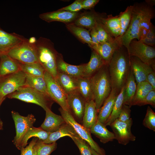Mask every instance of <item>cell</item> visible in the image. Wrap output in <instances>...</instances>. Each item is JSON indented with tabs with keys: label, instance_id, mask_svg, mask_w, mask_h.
Listing matches in <instances>:
<instances>
[{
	"label": "cell",
	"instance_id": "obj_1",
	"mask_svg": "<svg viewBox=\"0 0 155 155\" xmlns=\"http://www.w3.org/2000/svg\"><path fill=\"white\" fill-rule=\"evenodd\" d=\"M108 67L112 88L119 92L131 70L129 56L125 46L121 45L115 51Z\"/></svg>",
	"mask_w": 155,
	"mask_h": 155
},
{
	"label": "cell",
	"instance_id": "obj_2",
	"mask_svg": "<svg viewBox=\"0 0 155 155\" xmlns=\"http://www.w3.org/2000/svg\"><path fill=\"white\" fill-rule=\"evenodd\" d=\"M90 79L93 100L98 112L112 89L108 65L103 66Z\"/></svg>",
	"mask_w": 155,
	"mask_h": 155
},
{
	"label": "cell",
	"instance_id": "obj_3",
	"mask_svg": "<svg viewBox=\"0 0 155 155\" xmlns=\"http://www.w3.org/2000/svg\"><path fill=\"white\" fill-rule=\"evenodd\" d=\"M35 45L39 62L56 79L58 74L56 65L58 52L54 44L49 39L41 37L37 40Z\"/></svg>",
	"mask_w": 155,
	"mask_h": 155
},
{
	"label": "cell",
	"instance_id": "obj_4",
	"mask_svg": "<svg viewBox=\"0 0 155 155\" xmlns=\"http://www.w3.org/2000/svg\"><path fill=\"white\" fill-rule=\"evenodd\" d=\"M6 97L36 104L41 107L45 111L48 109H51L54 102L48 94L25 86L20 88L8 95Z\"/></svg>",
	"mask_w": 155,
	"mask_h": 155
},
{
	"label": "cell",
	"instance_id": "obj_5",
	"mask_svg": "<svg viewBox=\"0 0 155 155\" xmlns=\"http://www.w3.org/2000/svg\"><path fill=\"white\" fill-rule=\"evenodd\" d=\"M146 3L134 4L130 22L124 34L120 37L122 45L128 49L131 41L135 39L140 40V23L146 6Z\"/></svg>",
	"mask_w": 155,
	"mask_h": 155
},
{
	"label": "cell",
	"instance_id": "obj_6",
	"mask_svg": "<svg viewBox=\"0 0 155 155\" xmlns=\"http://www.w3.org/2000/svg\"><path fill=\"white\" fill-rule=\"evenodd\" d=\"M5 54L21 63H39L35 43H30L28 39L26 38Z\"/></svg>",
	"mask_w": 155,
	"mask_h": 155
},
{
	"label": "cell",
	"instance_id": "obj_7",
	"mask_svg": "<svg viewBox=\"0 0 155 155\" xmlns=\"http://www.w3.org/2000/svg\"><path fill=\"white\" fill-rule=\"evenodd\" d=\"M59 110L65 122L71 126L77 134L85 141L91 148L99 155H106L104 149L100 147L92 138L90 129L78 122L70 112L63 110L61 107Z\"/></svg>",
	"mask_w": 155,
	"mask_h": 155
},
{
	"label": "cell",
	"instance_id": "obj_8",
	"mask_svg": "<svg viewBox=\"0 0 155 155\" xmlns=\"http://www.w3.org/2000/svg\"><path fill=\"white\" fill-rule=\"evenodd\" d=\"M127 50L129 57H137L155 70L154 47L148 46L140 40L135 39L131 41Z\"/></svg>",
	"mask_w": 155,
	"mask_h": 155
},
{
	"label": "cell",
	"instance_id": "obj_9",
	"mask_svg": "<svg viewBox=\"0 0 155 155\" xmlns=\"http://www.w3.org/2000/svg\"><path fill=\"white\" fill-rule=\"evenodd\" d=\"M26 78V73L21 70L0 75V97L5 99L8 95L24 86Z\"/></svg>",
	"mask_w": 155,
	"mask_h": 155
},
{
	"label": "cell",
	"instance_id": "obj_10",
	"mask_svg": "<svg viewBox=\"0 0 155 155\" xmlns=\"http://www.w3.org/2000/svg\"><path fill=\"white\" fill-rule=\"evenodd\" d=\"M44 78L50 97L63 109L70 112L67 103V94L56 79L46 71L44 75Z\"/></svg>",
	"mask_w": 155,
	"mask_h": 155
},
{
	"label": "cell",
	"instance_id": "obj_11",
	"mask_svg": "<svg viewBox=\"0 0 155 155\" xmlns=\"http://www.w3.org/2000/svg\"><path fill=\"white\" fill-rule=\"evenodd\" d=\"M11 113L16 129V135L13 142L18 149L22 138L29 129L33 126L36 119L32 114L24 116L13 111Z\"/></svg>",
	"mask_w": 155,
	"mask_h": 155
},
{
	"label": "cell",
	"instance_id": "obj_12",
	"mask_svg": "<svg viewBox=\"0 0 155 155\" xmlns=\"http://www.w3.org/2000/svg\"><path fill=\"white\" fill-rule=\"evenodd\" d=\"M133 123L131 118L126 122L120 121L117 119L109 125L113 131L115 139L119 143L125 145L130 141L135 140L136 137L131 130Z\"/></svg>",
	"mask_w": 155,
	"mask_h": 155
},
{
	"label": "cell",
	"instance_id": "obj_13",
	"mask_svg": "<svg viewBox=\"0 0 155 155\" xmlns=\"http://www.w3.org/2000/svg\"><path fill=\"white\" fill-rule=\"evenodd\" d=\"M67 97L70 113L75 120L82 122L86 101L78 90L67 94Z\"/></svg>",
	"mask_w": 155,
	"mask_h": 155
},
{
	"label": "cell",
	"instance_id": "obj_14",
	"mask_svg": "<svg viewBox=\"0 0 155 155\" xmlns=\"http://www.w3.org/2000/svg\"><path fill=\"white\" fill-rule=\"evenodd\" d=\"M107 16L105 13H100L92 10L80 13L73 23L76 26L86 29L90 31L95 28L96 24L102 18Z\"/></svg>",
	"mask_w": 155,
	"mask_h": 155
},
{
	"label": "cell",
	"instance_id": "obj_15",
	"mask_svg": "<svg viewBox=\"0 0 155 155\" xmlns=\"http://www.w3.org/2000/svg\"><path fill=\"white\" fill-rule=\"evenodd\" d=\"M80 13L79 12H74L59 9L41 13L39 15V17L47 22L57 21L66 24L73 23Z\"/></svg>",
	"mask_w": 155,
	"mask_h": 155
},
{
	"label": "cell",
	"instance_id": "obj_16",
	"mask_svg": "<svg viewBox=\"0 0 155 155\" xmlns=\"http://www.w3.org/2000/svg\"><path fill=\"white\" fill-rule=\"evenodd\" d=\"M120 37L109 42L100 43L93 45L90 48L102 58L106 65L109 63L115 51L122 45Z\"/></svg>",
	"mask_w": 155,
	"mask_h": 155
},
{
	"label": "cell",
	"instance_id": "obj_17",
	"mask_svg": "<svg viewBox=\"0 0 155 155\" xmlns=\"http://www.w3.org/2000/svg\"><path fill=\"white\" fill-rule=\"evenodd\" d=\"M26 38L15 33L7 32L0 27V55L6 54Z\"/></svg>",
	"mask_w": 155,
	"mask_h": 155
},
{
	"label": "cell",
	"instance_id": "obj_18",
	"mask_svg": "<svg viewBox=\"0 0 155 155\" xmlns=\"http://www.w3.org/2000/svg\"><path fill=\"white\" fill-rule=\"evenodd\" d=\"M129 59L131 69L134 76L137 84L146 81L148 74L153 70H155L150 66L136 57L130 56Z\"/></svg>",
	"mask_w": 155,
	"mask_h": 155
},
{
	"label": "cell",
	"instance_id": "obj_19",
	"mask_svg": "<svg viewBox=\"0 0 155 155\" xmlns=\"http://www.w3.org/2000/svg\"><path fill=\"white\" fill-rule=\"evenodd\" d=\"M85 65H75L69 64L64 61L61 54L57 53L56 65L58 73H64L75 78L83 77Z\"/></svg>",
	"mask_w": 155,
	"mask_h": 155
},
{
	"label": "cell",
	"instance_id": "obj_20",
	"mask_svg": "<svg viewBox=\"0 0 155 155\" xmlns=\"http://www.w3.org/2000/svg\"><path fill=\"white\" fill-rule=\"evenodd\" d=\"M119 92L115 89L112 88L108 97L99 109L97 120L105 125L112 111L115 100Z\"/></svg>",
	"mask_w": 155,
	"mask_h": 155
},
{
	"label": "cell",
	"instance_id": "obj_21",
	"mask_svg": "<svg viewBox=\"0 0 155 155\" xmlns=\"http://www.w3.org/2000/svg\"><path fill=\"white\" fill-rule=\"evenodd\" d=\"M45 111V118L40 127L46 131L50 133L54 132L66 123L61 116L54 113L51 109H48Z\"/></svg>",
	"mask_w": 155,
	"mask_h": 155
},
{
	"label": "cell",
	"instance_id": "obj_22",
	"mask_svg": "<svg viewBox=\"0 0 155 155\" xmlns=\"http://www.w3.org/2000/svg\"><path fill=\"white\" fill-rule=\"evenodd\" d=\"M92 50L90 60L84 66L83 77L85 78H90L106 65L101 57L95 51Z\"/></svg>",
	"mask_w": 155,
	"mask_h": 155
},
{
	"label": "cell",
	"instance_id": "obj_23",
	"mask_svg": "<svg viewBox=\"0 0 155 155\" xmlns=\"http://www.w3.org/2000/svg\"><path fill=\"white\" fill-rule=\"evenodd\" d=\"M106 126L98 120L90 129L91 133L99 138L102 143L105 144L115 139L113 132L109 131Z\"/></svg>",
	"mask_w": 155,
	"mask_h": 155
},
{
	"label": "cell",
	"instance_id": "obj_24",
	"mask_svg": "<svg viewBox=\"0 0 155 155\" xmlns=\"http://www.w3.org/2000/svg\"><path fill=\"white\" fill-rule=\"evenodd\" d=\"M98 111L93 100L86 102L82 119V125L90 129L97 120Z\"/></svg>",
	"mask_w": 155,
	"mask_h": 155
},
{
	"label": "cell",
	"instance_id": "obj_25",
	"mask_svg": "<svg viewBox=\"0 0 155 155\" xmlns=\"http://www.w3.org/2000/svg\"><path fill=\"white\" fill-rule=\"evenodd\" d=\"M20 70L18 62L6 54L0 55V75L13 73Z\"/></svg>",
	"mask_w": 155,
	"mask_h": 155
},
{
	"label": "cell",
	"instance_id": "obj_26",
	"mask_svg": "<svg viewBox=\"0 0 155 155\" xmlns=\"http://www.w3.org/2000/svg\"><path fill=\"white\" fill-rule=\"evenodd\" d=\"M65 26L68 30L82 42L87 43L90 48L94 45L89 30L77 26L73 23L66 24Z\"/></svg>",
	"mask_w": 155,
	"mask_h": 155
},
{
	"label": "cell",
	"instance_id": "obj_27",
	"mask_svg": "<svg viewBox=\"0 0 155 155\" xmlns=\"http://www.w3.org/2000/svg\"><path fill=\"white\" fill-rule=\"evenodd\" d=\"M137 88V84L134 76L131 69L125 84V90L123 105L130 107L134 99Z\"/></svg>",
	"mask_w": 155,
	"mask_h": 155
},
{
	"label": "cell",
	"instance_id": "obj_28",
	"mask_svg": "<svg viewBox=\"0 0 155 155\" xmlns=\"http://www.w3.org/2000/svg\"><path fill=\"white\" fill-rule=\"evenodd\" d=\"M76 133L73 128L66 123L56 131L50 133L47 139L42 142L47 144L52 143L64 136H68L71 138Z\"/></svg>",
	"mask_w": 155,
	"mask_h": 155
},
{
	"label": "cell",
	"instance_id": "obj_29",
	"mask_svg": "<svg viewBox=\"0 0 155 155\" xmlns=\"http://www.w3.org/2000/svg\"><path fill=\"white\" fill-rule=\"evenodd\" d=\"M101 21L114 38H116L120 37L121 29L118 15L113 16L109 15L102 18Z\"/></svg>",
	"mask_w": 155,
	"mask_h": 155
},
{
	"label": "cell",
	"instance_id": "obj_30",
	"mask_svg": "<svg viewBox=\"0 0 155 155\" xmlns=\"http://www.w3.org/2000/svg\"><path fill=\"white\" fill-rule=\"evenodd\" d=\"M50 133L44 130L40 127H35L33 126L30 127L22 138L18 149L21 150L25 147L28 144V141L30 138L35 137L44 141L48 138Z\"/></svg>",
	"mask_w": 155,
	"mask_h": 155
},
{
	"label": "cell",
	"instance_id": "obj_31",
	"mask_svg": "<svg viewBox=\"0 0 155 155\" xmlns=\"http://www.w3.org/2000/svg\"><path fill=\"white\" fill-rule=\"evenodd\" d=\"M76 78L61 73H58L56 79L67 94L77 90Z\"/></svg>",
	"mask_w": 155,
	"mask_h": 155
},
{
	"label": "cell",
	"instance_id": "obj_32",
	"mask_svg": "<svg viewBox=\"0 0 155 155\" xmlns=\"http://www.w3.org/2000/svg\"><path fill=\"white\" fill-rule=\"evenodd\" d=\"M152 7L147 4L143 13L140 23V40L146 37L147 33L153 25L151 20L154 18L155 14Z\"/></svg>",
	"mask_w": 155,
	"mask_h": 155
},
{
	"label": "cell",
	"instance_id": "obj_33",
	"mask_svg": "<svg viewBox=\"0 0 155 155\" xmlns=\"http://www.w3.org/2000/svg\"><path fill=\"white\" fill-rule=\"evenodd\" d=\"M77 89L86 102L93 100L90 78L82 77L76 78Z\"/></svg>",
	"mask_w": 155,
	"mask_h": 155
},
{
	"label": "cell",
	"instance_id": "obj_34",
	"mask_svg": "<svg viewBox=\"0 0 155 155\" xmlns=\"http://www.w3.org/2000/svg\"><path fill=\"white\" fill-rule=\"evenodd\" d=\"M26 74V81L24 86L48 94L46 83L44 77Z\"/></svg>",
	"mask_w": 155,
	"mask_h": 155
},
{
	"label": "cell",
	"instance_id": "obj_35",
	"mask_svg": "<svg viewBox=\"0 0 155 155\" xmlns=\"http://www.w3.org/2000/svg\"><path fill=\"white\" fill-rule=\"evenodd\" d=\"M125 90V85L118 95L112 112L105 124L106 126H109L118 117L123 105Z\"/></svg>",
	"mask_w": 155,
	"mask_h": 155
},
{
	"label": "cell",
	"instance_id": "obj_36",
	"mask_svg": "<svg viewBox=\"0 0 155 155\" xmlns=\"http://www.w3.org/2000/svg\"><path fill=\"white\" fill-rule=\"evenodd\" d=\"M154 89L152 86L146 81L137 84L136 90L132 106L137 105L142 101L148 93Z\"/></svg>",
	"mask_w": 155,
	"mask_h": 155
},
{
	"label": "cell",
	"instance_id": "obj_37",
	"mask_svg": "<svg viewBox=\"0 0 155 155\" xmlns=\"http://www.w3.org/2000/svg\"><path fill=\"white\" fill-rule=\"evenodd\" d=\"M19 63L20 70L26 74L44 77L46 71L39 63L27 64Z\"/></svg>",
	"mask_w": 155,
	"mask_h": 155
},
{
	"label": "cell",
	"instance_id": "obj_38",
	"mask_svg": "<svg viewBox=\"0 0 155 155\" xmlns=\"http://www.w3.org/2000/svg\"><path fill=\"white\" fill-rule=\"evenodd\" d=\"M133 8V5L128 6L124 11L121 12L118 15L121 29L119 37L122 36L128 29L131 18Z\"/></svg>",
	"mask_w": 155,
	"mask_h": 155
},
{
	"label": "cell",
	"instance_id": "obj_39",
	"mask_svg": "<svg viewBox=\"0 0 155 155\" xmlns=\"http://www.w3.org/2000/svg\"><path fill=\"white\" fill-rule=\"evenodd\" d=\"M56 142L47 144L38 139L34 146L36 155H50L57 148Z\"/></svg>",
	"mask_w": 155,
	"mask_h": 155
},
{
	"label": "cell",
	"instance_id": "obj_40",
	"mask_svg": "<svg viewBox=\"0 0 155 155\" xmlns=\"http://www.w3.org/2000/svg\"><path fill=\"white\" fill-rule=\"evenodd\" d=\"M71 138L78 148L81 155H93L89 145L77 133Z\"/></svg>",
	"mask_w": 155,
	"mask_h": 155
},
{
	"label": "cell",
	"instance_id": "obj_41",
	"mask_svg": "<svg viewBox=\"0 0 155 155\" xmlns=\"http://www.w3.org/2000/svg\"><path fill=\"white\" fill-rule=\"evenodd\" d=\"M95 28L98 34L101 43L112 42L115 39L108 31L101 21L96 24Z\"/></svg>",
	"mask_w": 155,
	"mask_h": 155
},
{
	"label": "cell",
	"instance_id": "obj_42",
	"mask_svg": "<svg viewBox=\"0 0 155 155\" xmlns=\"http://www.w3.org/2000/svg\"><path fill=\"white\" fill-rule=\"evenodd\" d=\"M142 123L145 127L155 131V113L149 106Z\"/></svg>",
	"mask_w": 155,
	"mask_h": 155
},
{
	"label": "cell",
	"instance_id": "obj_43",
	"mask_svg": "<svg viewBox=\"0 0 155 155\" xmlns=\"http://www.w3.org/2000/svg\"><path fill=\"white\" fill-rule=\"evenodd\" d=\"M128 105L124 104L123 106L121 111L117 119L119 121L126 122L131 119V110Z\"/></svg>",
	"mask_w": 155,
	"mask_h": 155
},
{
	"label": "cell",
	"instance_id": "obj_44",
	"mask_svg": "<svg viewBox=\"0 0 155 155\" xmlns=\"http://www.w3.org/2000/svg\"><path fill=\"white\" fill-rule=\"evenodd\" d=\"M82 1V0H76L71 4L59 9L72 12H78L83 9Z\"/></svg>",
	"mask_w": 155,
	"mask_h": 155
},
{
	"label": "cell",
	"instance_id": "obj_45",
	"mask_svg": "<svg viewBox=\"0 0 155 155\" xmlns=\"http://www.w3.org/2000/svg\"><path fill=\"white\" fill-rule=\"evenodd\" d=\"M146 104H150L153 108L155 107V90H151L144 100L137 105L142 106Z\"/></svg>",
	"mask_w": 155,
	"mask_h": 155
},
{
	"label": "cell",
	"instance_id": "obj_46",
	"mask_svg": "<svg viewBox=\"0 0 155 155\" xmlns=\"http://www.w3.org/2000/svg\"><path fill=\"white\" fill-rule=\"evenodd\" d=\"M38 139L35 137L30 142L28 146L22 148L20 150V155H32L33 147Z\"/></svg>",
	"mask_w": 155,
	"mask_h": 155
},
{
	"label": "cell",
	"instance_id": "obj_47",
	"mask_svg": "<svg viewBox=\"0 0 155 155\" xmlns=\"http://www.w3.org/2000/svg\"><path fill=\"white\" fill-rule=\"evenodd\" d=\"M99 1V0H82V8L86 9H92Z\"/></svg>",
	"mask_w": 155,
	"mask_h": 155
},
{
	"label": "cell",
	"instance_id": "obj_48",
	"mask_svg": "<svg viewBox=\"0 0 155 155\" xmlns=\"http://www.w3.org/2000/svg\"><path fill=\"white\" fill-rule=\"evenodd\" d=\"M146 81L150 84L154 89H155V70H153L148 74Z\"/></svg>",
	"mask_w": 155,
	"mask_h": 155
},
{
	"label": "cell",
	"instance_id": "obj_49",
	"mask_svg": "<svg viewBox=\"0 0 155 155\" xmlns=\"http://www.w3.org/2000/svg\"><path fill=\"white\" fill-rule=\"evenodd\" d=\"M140 40L146 45L151 46L155 47V37L151 38H144Z\"/></svg>",
	"mask_w": 155,
	"mask_h": 155
},
{
	"label": "cell",
	"instance_id": "obj_50",
	"mask_svg": "<svg viewBox=\"0 0 155 155\" xmlns=\"http://www.w3.org/2000/svg\"><path fill=\"white\" fill-rule=\"evenodd\" d=\"M155 37V27L153 25L151 28L149 30L145 38H151Z\"/></svg>",
	"mask_w": 155,
	"mask_h": 155
},
{
	"label": "cell",
	"instance_id": "obj_51",
	"mask_svg": "<svg viewBox=\"0 0 155 155\" xmlns=\"http://www.w3.org/2000/svg\"><path fill=\"white\" fill-rule=\"evenodd\" d=\"M90 33L92 41L94 45H98L99 44L97 41V40L95 36L94 33V28L90 31Z\"/></svg>",
	"mask_w": 155,
	"mask_h": 155
},
{
	"label": "cell",
	"instance_id": "obj_52",
	"mask_svg": "<svg viewBox=\"0 0 155 155\" xmlns=\"http://www.w3.org/2000/svg\"><path fill=\"white\" fill-rule=\"evenodd\" d=\"M145 2L148 5L151 7H152L155 4V1L154 0H145Z\"/></svg>",
	"mask_w": 155,
	"mask_h": 155
},
{
	"label": "cell",
	"instance_id": "obj_53",
	"mask_svg": "<svg viewBox=\"0 0 155 155\" xmlns=\"http://www.w3.org/2000/svg\"><path fill=\"white\" fill-rule=\"evenodd\" d=\"M29 42L32 44L35 43L37 40L34 37H32L28 39Z\"/></svg>",
	"mask_w": 155,
	"mask_h": 155
},
{
	"label": "cell",
	"instance_id": "obj_54",
	"mask_svg": "<svg viewBox=\"0 0 155 155\" xmlns=\"http://www.w3.org/2000/svg\"><path fill=\"white\" fill-rule=\"evenodd\" d=\"M90 150L93 155H99L90 146Z\"/></svg>",
	"mask_w": 155,
	"mask_h": 155
},
{
	"label": "cell",
	"instance_id": "obj_55",
	"mask_svg": "<svg viewBox=\"0 0 155 155\" xmlns=\"http://www.w3.org/2000/svg\"><path fill=\"white\" fill-rule=\"evenodd\" d=\"M3 123L1 120H0V130L3 128Z\"/></svg>",
	"mask_w": 155,
	"mask_h": 155
},
{
	"label": "cell",
	"instance_id": "obj_56",
	"mask_svg": "<svg viewBox=\"0 0 155 155\" xmlns=\"http://www.w3.org/2000/svg\"><path fill=\"white\" fill-rule=\"evenodd\" d=\"M5 98H1L0 97V106L1 105L2 103L3 102V101L5 99ZM0 120H1L0 118Z\"/></svg>",
	"mask_w": 155,
	"mask_h": 155
},
{
	"label": "cell",
	"instance_id": "obj_57",
	"mask_svg": "<svg viewBox=\"0 0 155 155\" xmlns=\"http://www.w3.org/2000/svg\"><path fill=\"white\" fill-rule=\"evenodd\" d=\"M32 155H36L35 150L34 147L33 149L32 154Z\"/></svg>",
	"mask_w": 155,
	"mask_h": 155
}]
</instances>
